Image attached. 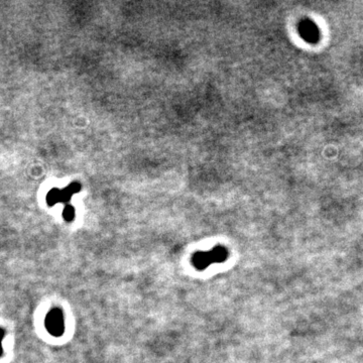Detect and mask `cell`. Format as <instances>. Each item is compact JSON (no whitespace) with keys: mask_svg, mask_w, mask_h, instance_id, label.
Here are the masks:
<instances>
[{"mask_svg":"<svg viewBox=\"0 0 363 363\" xmlns=\"http://www.w3.org/2000/svg\"><path fill=\"white\" fill-rule=\"evenodd\" d=\"M229 255L228 250L223 246H216L209 251H198L192 257L193 266L199 270L204 271L212 264H221L227 261Z\"/></svg>","mask_w":363,"mask_h":363,"instance_id":"1","label":"cell"},{"mask_svg":"<svg viewBox=\"0 0 363 363\" xmlns=\"http://www.w3.org/2000/svg\"><path fill=\"white\" fill-rule=\"evenodd\" d=\"M44 326L50 335L62 336L65 332V319L62 311L58 308L51 309L45 317Z\"/></svg>","mask_w":363,"mask_h":363,"instance_id":"2","label":"cell"},{"mask_svg":"<svg viewBox=\"0 0 363 363\" xmlns=\"http://www.w3.org/2000/svg\"><path fill=\"white\" fill-rule=\"evenodd\" d=\"M46 203L48 206H54L60 203V190L57 188L51 189L46 195Z\"/></svg>","mask_w":363,"mask_h":363,"instance_id":"3","label":"cell"},{"mask_svg":"<svg viewBox=\"0 0 363 363\" xmlns=\"http://www.w3.org/2000/svg\"><path fill=\"white\" fill-rule=\"evenodd\" d=\"M75 215H76V211L75 208L72 205H66L64 211H63V218L65 219V221L67 222H72L75 219Z\"/></svg>","mask_w":363,"mask_h":363,"instance_id":"4","label":"cell"},{"mask_svg":"<svg viewBox=\"0 0 363 363\" xmlns=\"http://www.w3.org/2000/svg\"><path fill=\"white\" fill-rule=\"evenodd\" d=\"M73 195L74 194L69 190L68 187L66 189L60 190V203L69 205V202L71 201V198L73 197Z\"/></svg>","mask_w":363,"mask_h":363,"instance_id":"5","label":"cell"},{"mask_svg":"<svg viewBox=\"0 0 363 363\" xmlns=\"http://www.w3.org/2000/svg\"><path fill=\"white\" fill-rule=\"evenodd\" d=\"M68 188H69V190H70L73 194H76V193L80 192V191H81V189H82V187H81V185H80L79 183H72V184H70V185L68 186Z\"/></svg>","mask_w":363,"mask_h":363,"instance_id":"6","label":"cell"},{"mask_svg":"<svg viewBox=\"0 0 363 363\" xmlns=\"http://www.w3.org/2000/svg\"><path fill=\"white\" fill-rule=\"evenodd\" d=\"M3 338H4V330L0 328V356H1L2 353H3V348H2Z\"/></svg>","mask_w":363,"mask_h":363,"instance_id":"7","label":"cell"}]
</instances>
